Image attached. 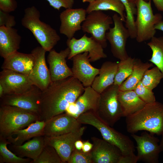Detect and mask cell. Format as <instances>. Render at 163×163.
<instances>
[{
  "label": "cell",
  "mask_w": 163,
  "mask_h": 163,
  "mask_svg": "<svg viewBox=\"0 0 163 163\" xmlns=\"http://www.w3.org/2000/svg\"><path fill=\"white\" fill-rule=\"evenodd\" d=\"M156 30H158L163 31V21L161 20L155 26Z\"/></svg>",
  "instance_id": "44"
},
{
  "label": "cell",
  "mask_w": 163,
  "mask_h": 163,
  "mask_svg": "<svg viewBox=\"0 0 163 163\" xmlns=\"http://www.w3.org/2000/svg\"><path fill=\"white\" fill-rule=\"evenodd\" d=\"M138 96L146 104L153 103L156 101L152 90H151L139 82L133 90Z\"/></svg>",
  "instance_id": "36"
},
{
  "label": "cell",
  "mask_w": 163,
  "mask_h": 163,
  "mask_svg": "<svg viewBox=\"0 0 163 163\" xmlns=\"http://www.w3.org/2000/svg\"><path fill=\"white\" fill-rule=\"evenodd\" d=\"M0 83L4 87V95L24 93L35 86L28 75L5 69L0 72Z\"/></svg>",
  "instance_id": "15"
},
{
  "label": "cell",
  "mask_w": 163,
  "mask_h": 163,
  "mask_svg": "<svg viewBox=\"0 0 163 163\" xmlns=\"http://www.w3.org/2000/svg\"><path fill=\"white\" fill-rule=\"evenodd\" d=\"M66 43L70 50L68 59H71L75 55L84 52L88 53L90 62L107 57L102 45L92 37H88L86 34L79 39L74 37L67 39Z\"/></svg>",
  "instance_id": "10"
},
{
  "label": "cell",
  "mask_w": 163,
  "mask_h": 163,
  "mask_svg": "<svg viewBox=\"0 0 163 163\" xmlns=\"http://www.w3.org/2000/svg\"><path fill=\"white\" fill-rule=\"evenodd\" d=\"M85 88L73 76L52 82L41 92L39 120L46 122L65 113L82 94Z\"/></svg>",
  "instance_id": "1"
},
{
  "label": "cell",
  "mask_w": 163,
  "mask_h": 163,
  "mask_svg": "<svg viewBox=\"0 0 163 163\" xmlns=\"http://www.w3.org/2000/svg\"><path fill=\"white\" fill-rule=\"evenodd\" d=\"M41 91L35 86L32 90L24 93L5 95L0 98V105L15 107L32 111L38 114L40 117Z\"/></svg>",
  "instance_id": "12"
},
{
  "label": "cell",
  "mask_w": 163,
  "mask_h": 163,
  "mask_svg": "<svg viewBox=\"0 0 163 163\" xmlns=\"http://www.w3.org/2000/svg\"><path fill=\"white\" fill-rule=\"evenodd\" d=\"M83 142L81 139L76 141L75 143V149L79 150H82Z\"/></svg>",
  "instance_id": "43"
},
{
  "label": "cell",
  "mask_w": 163,
  "mask_h": 163,
  "mask_svg": "<svg viewBox=\"0 0 163 163\" xmlns=\"http://www.w3.org/2000/svg\"><path fill=\"white\" fill-rule=\"evenodd\" d=\"M16 24L14 17L0 10V27H13Z\"/></svg>",
  "instance_id": "38"
},
{
  "label": "cell",
  "mask_w": 163,
  "mask_h": 163,
  "mask_svg": "<svg viewBox=\"0 0 163 163\" xmlns=\"http://www.w3.org/2000/svg\"><path fill=\"white\" fill-rule=\"evenodd\" d=\"M93 147L90 151L93 163H119L122 156L120 150L104 139L91 138Z\"/></svg>",
  "instance_id": "18"
},
{
  "label": "cell",
  "mask_w": 163,
  "mask_h": 163,
  "mask_svg": "<svg viewBox=\"0 0 163 163\" xmlns=\"http://www.w3.org/2000/svg\"><path fill=\"white\" fill-rule=\"evenodd\" d=\"M46 52L41 46L32 50L31 53L34 57V64L28 76L33 84L42 91L46 90L52 82L50 70L46 63Z\"/></svg>",
  "instance_id": "13"
},
{
  "label": "cell",
  "mask_w": 163,
  "mask_h": 163,
  "mask_svg": "<svg viewBox=\"0 0 163 163\" xmlns=\"http://www.w3.org/2000/svg\"><path fill=\"white\" fill-rule=\"evenodd\" d=\"M114 24L106 32V38L109 42L111 51L113 56L120 60L127 58L129 56L126 49V45L130 34L128 29L123 24L121 17L117 14L112 16Z\"/></svg>",
  "instance_id": "9"
},
{
  "label": "cell",
  "mask_w": 163,
  "mask_h": 163,
  "mask_svg": "<svg viewBox=\"0 0 163 163\" xmlns=\"http://www.w3.org/2000/svg\"><path fill=\"white\" fill-rule=\"evenodd\" d=\"M67 47L58 53L52 49L47 56V61L52 82L63 79L73 76L72 69L67 66L66 59L70 53Z\"/></svg>",
  "instance_id": "20"
},
{
  "label": "cell",
  "mask_w": 163,
  "mask_h": 163,
  "mask_svg": "<svg viewBox=\"0 0 163 163\" xmlns=\"http://www.w3.org/2000/svg\"><path fill=\"white\" fill-rule=\"evenodd\" d=\"M118 63L110 61L104 62L100 69L98 76L95 78L91 86L99 94L114 83Z\"/></svg>",
  "instance_id": "24"
},
{
  "label": "cell",
  "mask_w": 163,
  "mask_h": 163,
  "mask_svg": "<svg viewBox=\"0 0 163 163\" xmlns=\"http://www.w3.org/2000/svg\"><path fill=\"white\" fill-rule=\"evenodd\" d=\"M89 3L86 9L87 14L94 11L111 10L118 13L123 21L125 22V9L120 0H95Z\"/></svg>",
  "instance_id": "29"
},
{
  "label": "cell",
  "mask_w": 163,
  "mask_h": 163,
  "mask_svg": "<svg viewBox=\"0 0 163 163\" xmlns=\"http://www.w3.org/2000/svg\"><path fill=\"white\" fill-rule=\"evenodd\" d=\"M40 11L34 6L25 9L21 20L22 25L29 30L41 46L49 52L57 44L60 37L56 30L41 21Z\"/></svg>",
  "instance_id": "4"
},
{
  "label": "cell",
  "mask_w": 163,
  "mask_h": 163,
  "mask_svg": "<svg viewBox=\"0 0 163 163\" xmlns=\"http://www.w3.org/2000/svg\"><path fill=\"white\" fill-rule=\"evenodd\" d=\"M136 18L135 21L136 39L138 43L151 40L155 35V25L162 20L160 14H154L151 6V0H136Z\"/></svg>",
  "instance_id": "6"
},
{
  "label": "cell",
  "mask_w": 163,
  "mask_h": 163,
  "mask_svg": "<svg viewBox=\"0 0 163 163\" xmlns=\"http://www.w3.org/2000/svg\"><path fill=\"white\" fill-rule=\"evenodd\" d=\"M129 2L136 4V0H128Z\"/></svg>",
  "instance_id": "48"
},
{
  "label": "cell",
  "mask_w": 163,
  "mask_h": 163,
  "mask_svg": "<svg viewBox=\"0 0 163 163\" xmlns=\"http://www.w3.org/2000/svg\"><path fill=\"white\" fill-rule=\"evenodd\" d=\"M10 143L7 139L0 136V163H28L32 160L19 157L10 151L7 147Z\"/></svg>",
  "instance_id": "31"
},
{
  "label": "cell",
  "mask_w": 163,
  "mask_h": 163,
  "mask_svg": "<svg viewBox=\"0 0 163 163\" xmlns=\"http://www.w3.org/2000/svg\"><path fill=\"white\" fill-rule=\"evenodd\" d=\"M131 136L136 142L139 161L148 163L158 162L159 155L161 151L157 138L146 131L142 132L140 136L132 134Z\"/></svg>",
  "instance_id": "14"
},
{
  "label": "cell",
  "mask_w": 163,
  "mask_h": 163,
  "mask_svg": "<svg viewBox=\"0 0 163 163\" xmlns=\"http://www.w3.org/2000/svg\"><path fill=\"white\" fill-rule=\"evenodd\" d=\"M153 66L152 63L143 62L139 59H135L132 73L119 86V90H133L141 81L146 70Z\"/></svg>",
  "instance_id": "28"
},
{
  "label": "cell",
  "mask_w": 163,
  "mask_h": 163,
  "mask_svg": "<svg viewBox=\"0 0 163 163\" xmlns=\"http://www.w3.org/2000/svg\"><path fill=\"white\" fill-rule=\"evenodd\" d=\"M45 122L44 136L48 137L67 133L81 126V124L76 119L66 113L54 116Z\"/></svg>",
  "instance_id": "16"
},
{
  "label": "cell",
  "mask_w": 163,
  "mask_h": 163,
  "mask_svg": "<svg viewBox=\"0 0 163 163\" xmlns=\"http://www.w3.org/2000/svg\"><path fill=\"white\" fill-rule=\"evenodd\" d=\"M86 9L82 8L66 9L60 14V34L65 35L68 39L74 37L75 32L82 29L81 24L85 19Z\"/></svg>",
  "instance_id": "19"
},
{
  "label": "cell",
  "mask_w": 163,
  "mask_h": 163,
  "mask_svg": "<svg viewBox=\"0 0 163 163\" xmlns=\"http://www.w3.org/2000/svg\"><path fill=\"white\" fill-rule=\"evenodd\" d=\"M120 0L123 5L126 12L125 22L126 27L129 31L130 38H136V33L134 16L137 13L136 4L128 0Z\"/></svg>",
  "instance_id": "33"
},
{
  "label": "cell",
  "mask_w": 163,
  "mask_h": 163,
  "mask_svg": "<svg viewBox=\"0 0 163 163\" xmlns=\"http://www.w3.org/2000/svg\"><path fill=\"white\" fill-rule=\"evenodd\" d=\"M85 129V126H81L76 130L59 136L52 137L44 136L45 145L53 147L63 163H67L75 149V142L81 139Z\"/></svg>",
  "instance_id": "11"
},
{
  "label": "cell",
  "mask_w": 163,
  "mask_h": 163,
  "mask_svg": "<svg viewBox=\"0 0 163 163\" xmlns=\"http://www.w3.org/2000/svg\"><path fill=\"white\" fill-rule=\"evenodd\" d=\"M21 37L13 27H0V55L4 59L18 51Z\"/></svg>",
  "instance_id": "23"
},
{
  "label": "cell",
  "mask_w": 163,
  "mask_h": 163,
  "mask_svg": "<svg viewBox=\"0 0 163 163\" xmlns=\"http://www.w3.org/2000/svg\"><path fill=\"white\" fill-rule=\"evenodd\" d=\"M68 163H93L91 152H85L75 149L69 157Z\"/></svg>",
  "instance_id": "37"
},
{
  "label": "cell",
  "mask_w": 163,
  "mask_h": 163,
  "mask_svg": "<svg viewBox=\"0 0 163 163\" xmlns=\"http://www.w3.org/2000/svg\"><path fill=\"white\" fill-rule=\"evenodd\" d=\"M118 99L122 108L123 117H126L142 108L146 103L133 90L119 91Z\"/></svg>",
  "instance_id": "27"
},
{
  "label": "cell",
  "mask_w": 163,
  "mask_h": 163,
  "mask_svg": "<svg viewBox=\"0 0 163 163\" xmlns=\"http://www.w3.org/2000/svg\"><path fill=\"white\" fill-rule=\"evenodd\" d=\"M147 45L152 52L149 61L158 67L163 75V37L154 36Z\"/></svg>",
  "instance_id": "30"
},
{
  "label": "cell",
  "mask_w": 163,
  "mask_h": 163,
  "mask_svg": "<svg viewBox=\"0 0 163 163\" xmlns=\"http://www.w3.org/2000/svg\"><path fill=\"white\" fill-rule=\"evenodd\" d=\"M72 69L73 76L78 79L85 87L91 86L100 69L92 66L88 57V53L84 52L74 56Z\"/></svg>",
  "instance_id": "17"
},
{
  "label": "cell",
  "mask_w": 163,
  "mask_h": 163,
  "mask_svg": "<svg viewBox=\"0 0 163 163\" xmlns=\"http://www.w3.org/2000/svg\"><path fill=\"white\" fill-rule=\"evenodd\" d=\"M162 136V138L159 144V145L161 152L163 151V135Z\"/></svg>",
  "instance_id": "46"
},
{
  "label": "cell",
  "mask_w": 163,
  "mask_h": 163,
  "mask_svg": "<svg viewBox=\"0 0 163 163\" xmlns=\"http://www.w3.org/2000/svg\"><path fill=\"white\" fill-rule=\"evenodd\" d=\"M95 0H82V1L83 2H88L89 3H91Z\"/></svg>",
  "instance_id": "47"
},
{
  "label": "cell",
  "mask_w": 163,
  "mask_h": 163,
  "mask_svg": "<svg viewBox=\"0 0 163 163\" xmlns=\"http://www.w3.org/2000/svg\"><path fill=\"white\" fill-rule=\"evenodd\" d=\"M10 145L12 150L18 156L34 161L39 157L45 146L44 136L35 137L20 145Z\"/></svg>",
  "instance_id": "25"
},
{
  "label": "cell",
  "mask_w": 163,
  "mask_h": 163,
  "mask_svg": "<svg viewBox=\"0 0 163 163\" xmlns=\"http://www.w3.org/2000/svg\"><path fill=\"white\" fill-rule=\"evenodd\" d=\"M119 86L114 84L100 94L97 108L94 112L104 122L113 127L123 117L118 99Z\"/></svg>",
  "instance_id": "7"
},
{
  "label": "cell",
  "mask_w": 163,
  "mask_h": 163,
  "mask_svg": "<svg viewBox=\"0 0 163 163\" xmlns=\"http://www.w3.org/2000/svg\"><path fill=\"white\" fill-rule=\"evenodd\" d=\"M148 1L149 0H144ZM157 10L163 13V0H152Z\"/></svg>",
  "instance_id": "42"
},
{
  "label": "cell",
  "mask_w": 163,
  "mask_h": 163,
  "mask_svg": "<svg viewBox=\"0 0 163 163\" xmlns=\"http://www.w3.org/2000/svg\"><path fill=\"white\" fill-rule=\"evenodd\" d=\"M50 6L55 9L59 11L61 7L66 9L72 8L74 4V0H46Z\"/></svg>",
  "instance_id": "39"
},
{
  "label": "cell",
  "mask_w": 163,
  "mask_h": 163,
  "mask_svg": "<svg viewBox=\"0 0 163 163\" xmlns=\"http://www.w3.org/2000/svg\"><path fill=\"white\" fill-rule=\"evenodd\" d=\"M93 147V144L90 142L89 140L83 141L82 150L85 152H90Z\"/></svg>",
  "instance_id": "41"
},
{
  "label": "cell",
  "mask_w": 163,
  "mask_h": 163,
  "mask_svg": "<svg viewBox=\"0 0 163 163\" xmlns=\"http://www.w3.org/2000/svg\"><path fill=\"white\" fill-rule=\"evenodd\" d=\"M4 59L2 69L28 76L32 71L34 62V57L31 53H24L18 51Z\"/></svg>",
  "instance_id": "22"
},
{
  "label": "cell",
  "mask_w": 163,
  "mask_h": 163,
  "mask_svg": "<svg viewBox=\"0 0 163 163\" xmlns=\"http://www.w3.org/2000/svg\"><path fill=\"white\" fill-rule=\"evenodd\" d=\"M135 58L129 56L120 60L118 63V69L113 84L119 86L131 74L133 67Z\"/></svg>",
  "instance_id": "32"
},
{
  "label": "cell",
  "mask_w": 163,
  "mask_h": 163,
  "mask_svg": "<svg viewBox=\"0 0 163 163\" xmlns=\"http://www.w3.org/2000/svg\"><path fill=\"white\" fill-rule=\"evenodd\" d=\"M36 113L15 107L0 105V136L7 139L18 130L39 120Z\"/></svg>",
  "instance_id": "5"
},
{
  "label": "cell",
  "mask_w": 163,
  "mask_h": 163,
  "mask_svg": "<svg viewBox=\"0 0 163 163\" xmlns=\"http://www.w3.org/2000/svg\"><path fill=\"white\" fill-rule=\"evenodd\" d=\"M127 131L135 134L141 130L163 135V104L156 101L147 103L141 109L126 117Z\"/></svg>",
  "instance_id": "2"
},
{
  "label": "cell",
  "mask_w": 163,
  "mask_h": 163,
  "mask_svg": "<svg viewBox=\"0 0 163 163\" xmlns=\"http://www.w3.org/2000/svg\"><path fill=\"white\" fill-rule=\"evenodd\" d=\"M15 0H0V10L8 13L14 11L17 7Z\"/></svg>",
  "instance_id": "40"
},
{
  "label": "cell",
  "mask_w": 163,
  "mask_h": 163,
  "mask_svg": "<svg viewBox=\"0 0 163 163\" xmlns=\"http://www.w3.org/2000/svg\"><path fill=\"white\" fill-rule=\"evenodd\" d=\"M30 163H63L53 147L45 145L40 154L35 160Z\"/></svg>",
  "instance_id": "35"
},
{
  "label": "cell",
  "mask_w": 163,
  "mask_h": 163,
  "mask_svg": "<svg viewBox=\"0 0 163 163\" xmlns=\"http://www.w3.org/2000/svg\"><path fill=\"white\" fill-rule=\"evenodd\" d=\"M77 119L81 124L89 125L96 128L103 139L119 149L123 156L135 155L134 144L130 138L105 123L94 111H91L82 113Z\"/></svg>",
  "instance_id": "3"
},
{
  "label": "cell",
  "mask_w": 163,
  "mask_h": 163,
  "mask_svg": "<svg viewBox=\"0 0 163 163\" xmlns=\"http://www.w3.org/2000/svg\"><path fill=\"white\" fill-rule=\"evenodd\" d=\"M163 78L162 73L156 66L146 70L141 81L145 86L152 90L158 85Z\"/></svg>",
  "instance_id": "34"
},
{
  "label": "cell",
  "mask_w": 163,
  "mask_h": 163,
  "mask_svg": "<svg viewBox=\"0 0 163 163\" xmlns=\"http://www.w3.org/2000/svg\"><path fill=\"white\" fill-rule=\"evenodd\" d=\"M45 124L43 121L37 120L26 128L14 132L11 137L6 139L11 145H21L35 137L44 136Z\"/></svg>",
  "instance_id": "26"
},
{
  "label": "cell",
  "mask_w": 163,
  "mask_h": 163,
  "mask_svg": "<svg viewBox=\"0 0 163 163\" xmlns=\"http://www.w3.org/2000/svg\"><path fill=\"white\" fill-rule=\"evenodd\" d=\"M112 18L102 11H94L88 14L83 22L82 29L84 32L90 34L100 43L104 48L107 45L106 34L113 23Z\"/></svg>",
  "instance_id": "8"
},
{
  "label": "cell",
  "mask_w": 163,
  "mask_h": 163,
  "mask_svg": "<svg viewBox=\"0 0 163 163\" xmlns=\"http://www.w3.org/2000/svg\"><path fill=\"white\" fill-rule=\"evenodd\" d=\"M5 95V91L4 87L0 83V98L2 97Z\"/></svg>",
  "instance_id": "45"
},
{
  "label": "cell",
  "mask_w": 163,
  "mask_h": 163,
  "mask_svg": "<svg viewBox=\"0 0 163 163\" xmlns=\"http://www.w3.org/2000/svg\"><path fill=\"white\" fill-rule=\"evenodd\" d=\"M100 95L91 86L85 87L82 94L70 106L66 113L77 119L79 115L85 112L91 111L95 112Z\"/></svg>",
  "instance_id": "21"
}]
</instances>
